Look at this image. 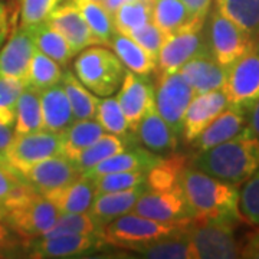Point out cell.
I'll list each match as a JSON object with an SVG mask.
<instances>
[{"label": "cell", "instance_id": "obj_1", "mask_svg": "<svg viewBox=\"0 0 259 259\" xmlns=\"http://www.w3.org/2000/svg\"><path fill=\"white\" fill-rule=\"evenodd\" d=\"M180 187L194 219L233 223L243 219L239 212L238 186L209 176L189 164L182 173Z\"/></svg>", "mask_w": 259, "mask_h": 259}, {"label": "cell", "instance_id": "obj_2", "mask_svg": "<svg viewBox=\"0 0 259 259\" xmlns=\"http://www.w3.org/2000/svg\"><path fill=\"white\" fill-rule=\"evenodd\" d=\"M190 164L209 176L239 187L259 167V139L246 125L236 137L196 153Z\"/></svg>", "mask_w": 259, "mask_h": 259}, {"label": "cell", "instance_id": "obj_3", "mask_svg": "<svg viewBox=\"0 0 259 259\" xmlns=\"http://www.w3.org/2000/svg\"><path fill=\"white\" fill-rule=\"evenodd\" d=\"M192 221L193 218L176 222H163L130 212L108 223L102 229L101 236L104 243L107 245L136 252L148 243L186 232Z\"/></svg>", "mask_w": 259, "mask_h": 259}, {"label": "cell", "instance_id": "obj_4", "mask_svg": "<svg viewBox=\"0 0 259 259\" xmlns=\"http://www.w3.org/2000/svg\"><path fill=\"white\" fill-rule=\"evenodd\" d=\"M5 222L25 243L44 236L52 229L59 216V210L47 196L29 187L18 199L6 207Z\"/></svg>", "mask_w": 259, "mask_h": 259}, {"label": "cell", "instance_id": "obj_5", "mask_svg": "<svg viewBox=\"0 0 259 259\" xmlns=\"http://www.w3.org/2000/svg\"><path fill=\"white\" fill-rule=\"evenodd\" d=\"M76 78L97 97H110L120 90L125 66L118 56L100 45L85 48L74 61Z\"/></svg>", "mask_w": 259, "mask_h": 259}, {"label": "cell", "instance_id": "obj_6", "mask_svg": "<svg viewBox=\"0 0 259 259\" xmlns=\"http://www.w3.org/2000/svg\"><path fill=\"white\" fill-rule=\"evenodd\" d=\"M236 225L228 221H200L193 218L187 231L193 259L241 258L242 248L235 236Z\"/></svg>", "mask_w": 259, "mask_h": 259}, {"label": "cell", "instance_id": "obj_7", "mask_svg": "<svg viewBox=\"0 0 259 259\" xmlns=\"http://www.w3.org/2000/svg\"><path fill=\"white\" fill-rule=\"evenodd\" d=\"M207 16L209 22L204 33L206 45L214 61L222 65L225 69H229L238 59L258 45L253 37L235 25L216 8L210 10Z\"/></svg>", "mask_w": 259, "mask_h": 259}, {"label": "cell", "instance_id": "obj_8", "mask_svg": "<svg viewBox=\"0 0 259 259\" xmlns=\"http://www.w3.org/2000/svg\"><path fill=\"white\" fill-rule=\"evenodd\" d=\"M204 23L206 19H192L183 28L167 35L157 56L154 71L157 78L179 72L190 58L207 48Z\"/></svg>", "mask_w": 259, "mask_h": 259}, {"label": "cell", "instance_id": "obj_9", "mask_svg": "<svg viewBox=\"0 0 259 259\" xmlns=\"http://www.w3.org/2000/svg\"><path fill=\"white\" fill-rule=\"evenodd\" d=\"M222 91L228 105L249 114L259 101V47L238 59L228 69Z\"/></svg>", "mask_w": 259, "mask_h": 259}, {"label": "cell", "instance_id": "obj_10", "mask_svg": "<svg viewBox=\"0 0 259 259\" xmlns=\"http://www.w3.org/2000/svg\"><path fill=\"white\" fill-rule=\"evenodd\" d=\"M58 154H62V133L37 130L26 134H15L6 160L8 166L22 176L29 167Z\"/></svg>", "mask_w": 259, "mask_h": 259}, {"label": "cell", "instance_id": "obj_11", "mask_svg": "<svg viewBox=\"0 0 259 259\" xmlns=\"http://www.w3.org/2000/svg\"><path fill=\"white\" fill-rule=\"evenodd\" d=\"M194 93L180 72L158 76L154 83V107L177 136H182L185 112Z\"/></svg>", "mask_w": 259, "mask_h": 259}, {"label": "cell", "instance_id": "obj_12", "mask_svg": "<svg viewBox=\"0 0 259 259\" xmlns=\"http://www.w3.org/2000/svg\"><path fill=\"white\" fill-rule=\"evenodd\" d=\"M101 233H66L56 236H40L25 243L28 256L37 259H64L82 256L102 246Z\"/></svg>", "mask_w": 259, "mask_h": 259}, {"label": "cell", "instance_id": "obj_13", "mask_svg": "<svg viewBox=\"0 0 259 259\" xmlns=\"http://www.w3.org/2000/svg\"><path fill=\"white\" fill-rule=\"evenodd\" d=\"M79 176V168L65 154L45 158L22 173V177L29 185L44 196L71 185Z\"/></svg>", "mask_w": 259, "mask_h": 259}, {"label": "cell", "instance_id": "obj_14", "mask_svg": "<svg viewBox=\"0 0 259 259\" xmlns=\"http://www.w3.org/2000/svg\"><path fill=\"white\" fill-rule=\"evenodd\" d=\"M117 101L125 115L130 130L136 133L144 114L154 105V83L147 75L125 71L121 82Z\"/></svg>", "mask_w": 259, "mask_h": 259}, {"label": "cell", "instance_id": "obj_15", "mask_svg": "<svg viewBox=\"0 0 259 259\" xmlns=\"http://www.w3.org/2000/svg\"><path fill=\"white\" fill-rule=\"evenodd\" d=\"M47 22L68 40L75 55L85 48L100 45L72 0H61L49 13Z\"/></svg>", "mask_w": 259, "mask_h": 259}, {"label": "cell", "instance_id": "obj_16", "mask_svg": "<svg viewBox=\"0 0 259 259\" xmlns=\"http://www.w3.org/2000/svg\"><path fill=\"white\" fill-rule=\"evenodd\" d=\"M131 212L163 222H176L193 218L182 187L171 192H153L146 189Z\"/></svg>", "mask_w": 259, "mask_h": 259}, {"label": "cell", "instance_id": "obj_17", "mask_svg": "<svg viewBox=\"0 0 259 259\" xmlns=\"http://www.w3.org/2000/svg\"><path fill=\"white\" fill-rule=\"evenodd\" d=\"M228 107V100L222 90L204 94H194L185 112L182 125V139L192 144L210 122Z\"/></svg>", "mask_w": 259, "mask_h": 259}, {"label": "cell", "instance_id": "obj_18", "mask_svg": "<svg viewBox=\"0 0 259 259\" xmlns=\"http://www.w3.org/2000/svg\"><path fill=\"white\" fill-rule=\"evenodd\" d=\"M36 51L30 28L15 29L0 51V75L16 78L25 82L29 64Z\"/></svg>", "mask_w": 259, "mask_h": 259}, {"label": "cell", "instance_id": "obj_19", "mask_svg": "<svg viewBox=\"0 0 259 259\" xmlns=\"http://www.w3.org/2000/svg\"><path fill=\"white\" fill-rule=\"evenodd\" d=\"M179 72L192 87L194 94H204L222 90L228 69L218 64L206 48L190 58Z\"/></svg>", "mask_w": 259, "mask_h": 259}, {"label": "cell", "instance_id": "obj_20", "mask_svg": "<svg viewBox=\"0 0 259 259\" xmlns=\"http://www.w3.org/2000/svg\"><path fill=\"white\" fill-rule=\"evenodd\" d=\"M248 125V114L228 105L214 120L194 140L192 146L196 153L216 147L228 140L236 137Z\"/></svg>", "mask_w": 259, "mask_h": 259}, {"label": "cell", "instance_id": "obj_21", "mask_svg": "<svg viewBox=\"0 0 259 259\" xmlns=\"http://www.w3.org/2000/svg\"><path fill=\"white\" fill-rule=\"evenodd\" d=\"M146 189L147 186L141 185L137 187L120 190V192L95 194L88 213L104 229L108 223L115 221L117 218L131 212L134 204L137 203V200L140 199V196L146 192Z\"/></svg>", "mask_w": 259, "mask_h": 259}, {"label": "cell", "instance_id": "obj_22", "mask_svg": "<svg viewBox=\"0 0 259 259\" xmlns=\"http://www.w3.org/2000/svg\"><path fill=\"white\" fill-rule=\"evenodd\" d=\"M161 156L157 153L150 151L144 146L139 144L130 147L121 153H117L111 157L102 160L101 163L95 164L90 170H87L82 176L95 179V177L108 175V173H120V171H148L157 163Z\"/></svg>", "mask_w": 259, "mask_h": 259}, {"label": "cell", "instance_id": "obj_23", "mask_svg": "<svg viewBox=\"0 0 259 259\" xmlns=\"http://www.w3.org/2000/svg\"><path fill=\"white\" fill-rule=\"evenodd\" d=\"M136 134L139 141L153 153H171L179 146V136L171 130L153 105L139 122Z\"/></svg>", "mask_w": 259, "mask_h": 259}, {"label": "cell", "instance_id": "obj_24", "mask_svg": "<svg viewBox=\"0 0 259 259\" xmlns=\"http://www.w3.org/2000/svg\"><path fill=\"white\" fill-rule=\"evenodd\" d=\"M40 108L44 130L54 133H64L75 121L72 108L65 93L62 83H56L47 90L40 91Z\"/></svg>", "mask_w": 259, "mask_h": 259}, {"label": "cell", "instance_id": "obj_25", "mask_svg": "<svg viewBox=\"0 0 259 259\" xmlns=\"http://www.w3.org/2000/svg\"><path fill=\"white\" fill-rule=\"evenodd\" d=\"M95 194L93 179L81 175L71 185L48 193L47 197L59 213H83L90 210Z\"/></svg>", "mask_w": 259, "mask_h": 259}, {"label": "cell", "instance_id": "obj_26", "mask_svg": "<svg viewBox=\"0 0 259 259\" xmlns=\"http://www.w3.org/2000/svg\"><path fill=\"white\" fill-rule=\"evenodd\" d=\"M139 144V139L136 133H130L128 136H115L105 133L94 144L85 148L82 153L75 158L74 163L79 168L81 175L90 170L95 164L101 163L102 160L111 157L117 153H121L130 147Z\"/></svg>", "mask_w": 259, "mask_h": 259}, {"label": "cell", "instance_id": "obj_27", "mask_svg": "<svg viewBox=\"0 0 259 259\" xmlns=\"http://www.w3.org/2000/svg\"><path fill=\"white\" fill-rule=\"evenodd\" d=\"M190 160L186 154L171 151L167 157H161L147 171L146 186L153 192H171L180 189V177Z\"/></svg>", "mask_w": 259, "mask_h": 259}, {"label": "cell", "instance_id": "obj_28", "mask_svg": "<svg viewBox=\"0 0 259 259\" xmlns=\"http://www.w3.org/2000/svg\"><path fill=\"white\" fill-rule=\"evenodd\" d=\"M110 47L114 51V54L118 56L121 64L128 71L139 75H147V76L154 74L157 61L148 55L147 52L128 35L115 32Z\"/></svg>", "mask_w": 259, "mask_h": 259}, {"label": "cell", "instance_id": "obj_29", "mask_svg": "<svg viewBox=\"0 0 259 259\" xmlns=\"http://www.w3.org/2000/svg\"><path fill=\"white\" fill-rule=\"evenodd\" d=\"M102 134H105V130L97 120H75L62 133V154L74 161Z\"/></svg>", "mask_w": 259, "mask_h": 259}, {"label": "cell", "instance_id": "obj_30", "mask_svg": "<svg viewBox=\"0 0 259 259\" xmlns=\"http://www.w3.org/2000/svg\"><path fill=\"white\" fill-rule=\"evenodd\" d=\"M32 30L33 42L37 51L52 58L61 66H66L72 61L75 52L71 45L56 29H54L47 20L37 23L35 26H29Z\"/></svg>", "mask_w": 259, "mask_h": 259}, {"label": "cell", "instance_id": "obj_31", "mask_svg": "<svg viewBox=\"0 0 259 259\" xmlns=\"http://www.w3.org/2000/svg\"><path fill=\"white\" fill-rule=\"evenodd\" d=\"M61 83L72 108L75 120H93L97 114L100 98L83 85L72 71L66 69L62 74Z\"/></svg>", "mask_w": 259, "mask_h": 259}, {"label": "cell", "instance_id": "obj_32", "mask_svg": "<svg viewBox=\"0 0 259 259\" xmlns=\"http://www.w3.org/2000/svg\"><path fill=\"white\" fill-rule=\"evenodd\" d=\"M216 9L259 40V0H216Z\"/></svg>", "mask_w": 259, "mask_h": 259}, {"label": "cell", "instance_id": "obj_33", "mask_svg": "<svg viewBox=\"0 0 259 259\" xmlns=\"http://www.w3.org/2000/svg\"><path fill=\"white\" fill-rule=\"evenodd\" d=\"M37 130H44L40 95L39 91L25 85L16 102L15 134H26Z\"/></svg>", "mask_w": 259, "mask_h": 259}, {"label": "cell", "instance_id": "obj_34", "mask_svg": "<svg viewBox=\"0 0 259 259\" xmlns=\"http://www.w3.org/2000/svg\"><path fill=\"white\" fill-rule=\"evenodd\" d=\"M76 9L82 15L88 28L91 29L98 44L110 47L114 33L117 32L114 26L112 15L102 6V3L93 0H72Z\"/></svg>", "mask_w": 259, "mask_h": 259}, {"label": "cell", "instance_id": "obj_35", "mask_svg": "<svg viewBox=\"0 0 259 259\" xmlns=\"http://www.w3.org/2000/svg\"><path fill=\"white\" fill-rule=\"evenodd\" d=\"M192 19L194 18L182 0H153L151 22L166 36L183 28Z\"/></svg>", "mask_w": 259, "mask_h": 259}, {"label": "cell", "instance_id": "obj_36", "mask_svg": "<svg viewBox=\"0 0 259 259\" xmlns=\"http://www.w3.org/2000/svg\"><path fill=\"white\" fill-rule=\"evenodd\" d=\"M62 74L64 71L61 65L36 49L29 64L25 85L40 93L49 87H54L61 82Z\"/></svg>", "mask_w": 259, "mask_h": 259}, {"label": "cell", "instance_id": "obj_37", "mask_svg": "<svg viewBox=\"0 0 259 259\" xmlns=\"http://www.w3.org/2000/svg\"><path fill=\"white\" fill-rule=\"evenodd\" d=\"M187 231L148 243L136 252L141 258L148 259H193Z\"/></svg>", "mask_w": 259, "mask_h": 259}, {"label": "cell", "instance_id": "obj_38", "mask_svg": "<svg viewBox=\"0 0 259 259\" xmlns=\"http://www.w3.org/2000/svg\"><path fill=\"white\" fill-rule=\"evenodd\" d=\"M151 5L153 0H133L128 3H124L112 15L115 30L124 35H130L133 30L150 23Z\"/></svg>", "mask_w": 259, "mask_h": 259}, {"label": "cell", "instance_id": "obj_39", "mask_svg": "<svg viewBox=\"0 0 259 259\" xmlns=\"http://www.w3.org/2000/svg\"><path fill=\"white\" fill-rule=\"evenodd\" d=\"M95 120L101 124V127L105 130V133L115 134V136H128L133 133L128 127V122L125 120V115L121 110L120 104L117 98L114 97H102L98 107Z\"/></svg>", "mask_w": 259, "mask_h": 259}, {"label": "cell", "instance_id": "obj_40", "mask_svg": "<svg viewBox=\"0 0 259 259\" xmlns=\"http://www.w3.org/2000/svg\"><path fill=\"white\" fill-rule=\"evenodd\" d=\"M102 228L95 222L93 216L88 212L83 213H59L58 221L52 226V229L47 232L44 236H56L66 233H101ZM40 238V236H39Z\"/></svg>", "mask_w": 259, "mask_h": 259}, {"label": "cell", "instance_id": "obj_41", "mask_svg": "<svg viewBox=\"0 0 259 259\" xmlns=\"http://www.w3.org/2000/svg\"><path fill=\"white\" fill-rule=\"evenodd\" d=\"M95 185V193H107V192H120L131 187L146 185L147 171H120V173H108L93 179Z\"/></svg>", "mask_w": 259, "mask_h": 259}, {"label": "cell", "instance_id": "obj_42", "mask_svg": "<svg viewBox=\"0 0 259 259\" xmlns=\"http://www.w3.org/2000/svg\"><path fill=\"white\" fill-rule=\"evenodd\" d=\"M23 87V81L0 75V122L15 125L16 102Z\"/></svg>", "mask_w": 259, "mask_h": 259}, {"label": "cell", "instance_id": "obj_43", "mask_svg": "<svg viewBox=\"0 0 259 259\" xmlns=\"http://www.w3.org/2000/svg\"><path fill=\"white\" fill-rule=\"evenodd\" d=\"M239 212L243 221L259 228V167L239 192Z\"/></svg>", "mask_w": 259, "mask_h": 259}, {"label": "cell", "instance_id": "obj_44", "mask_svg": "<svg viewBox=\"0 0 259 259\" xmlns=\"http://www.w3.org/2000/svg\"><path fill=\"white\" fill-rule=\"evenodd\" d=\"M61 0H20L19 13H20V26H35L45 22L49 13L55 9Z\"/></svg>", "mask_w": 259, "mask_h": 259}, {"label": "cell", "instance_id": "obj_45", "mask_svg": "<svg viewBox=\"0 0 259 259\" xmlns=\"http://www.w3.org/2000/svg\"><path fill=\"white\" fill-rule=\"evenodd\" d=\"M29 183L9 166L0 164V204L5 207L20 194Z\"/></svg>", "mask_w": 259, "mask_h": 259}, {"label": "cell", "instance_id": "obj_46", "mask_svg": "<svg viewBox=\"0 0 259 259\" xmlns=\"http://www.w3.org/2000/svg\"><path fill=\"white\" fill-rule=\"evenodd\" d=\"M128 36L131 39H134L140 47L147 52L148 55L157 61L158 52H160V48H161L164 39H166V35L153 22L133 30Z\"/></svg>", "mask_w": 259, "mask_h": 259}, {"label": "cell", "instance_id": "obj_47", "mask_svg": "<svg viewBox=\"0 0 259 259\" xmlns=\"http://www.w3.org/2000/svg\"><path fill=\"white\" fill-rule=\"evenodd\" d=\"M23 242L8 225L0 223V255L13 253Z\"/></svg>", "mask_w": 259, "mask_h": 259}, {"label": "cell", "instance_id": "obj_48", "mask_svg": "<svg viewBox=\"0 0 259 259\" xmlns=\"http://www.w3.org/2000/svg\"><path fill=\"white\" fill-rule=\"evenodd\" d=\"M13 137H15V125H8V124L0 122V164L8 166L6 153Z\"/></svg>", "mask_w": 259, "mask_h": 259}, {"label": "cell", "instance_id": "obj_49", "mask_svg": "<svg viewBox=\"0 0 259 259\" xmlns=\"http://www.w3.org/2000/svg\"><path fill=\"white\" fill-rule=\"evenodd\" d=\"M194 19H207L213 0H182Z\"/></svg>", "mask_w": 259, "mask_h": 259}, {"label": "cell", "instance_id": "obj_50", "mask_svg": "<svg viewBox=\"0 0 259 259\" xmlns=\"http://www.w3.org/2000/svg\"><path fill=\"white\" fill-rule=\"evenodd\" d=\"M241 256L243 258H259V231L252 233L246 245L242 248Z\"/></svg>", "mask_w": 259, "mask_h": 259}, {"label": "cell", "instance_id": "obj_51", "mask_svg": "<svg viewBox=\"0 0 259 259\" xmlns=\"http://www.w3.org/2000/svg\"><path fill=\"white\" fill-rule=\"evenodd\" d=\"M248 128L256 139H259V101L248 114Z\"/></svg>", "mask_w": 259, "mask_h": 259}, {"label": "cell", "instance_id": "obj_52", "mask_svg": "<svg viewBox=\"0 0 259 259\" xmlns=\"http://www.w3.org/2000/svg\"><path fill=\"white\" fill-rule=\"evenodd\" d=\"M9 25V10L5 5L0 3V45L5 40V37L8 36Z\"/></svg>", "mask_w": 259, "mask_h": 259}, {"label": "cell", "instance_id": "obj_53", "mask_svg": "<svg viewBox=\"0 0 259 259\" xmlns=\"http://www.w3.org/2000/svg\"><path fill=\"white\" fill-rule=\"evenodd\" d=\"M6 219V209L0 204V222H5Z\"/></svg>", "mask_w": 259, "mask_h": 259}, {"label": "cell", "instance_id": "obj_54", "mask_svg": "<svg viewBox=\"0 0 259 259\" xmlns=\"http://www.w3.org/2000/svg\"><path fill=\"white\" fill-rule=\"evenodd\" d=\"M93 2H98V3H101L102 0H93Z\"/></svg>", "mask_w": 259, "mask_h": 259}, {"label": "cell", "instance_id": "obj_55", "mask_svg": "<svg viewBox=\"0 0 259 259\" xmlns=\"http://www.w3.org/2000/svg\"><path fill=\"white\" fill-rule=\"evenodd\" d=\"M258 47H259V45H258Z\"/></svg>", "mask_w": 259, "mask_h": 259}]
</instances>
